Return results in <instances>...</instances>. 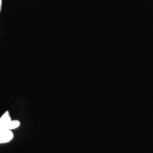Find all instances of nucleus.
I'll list each match as a JSON object with an SVG mask.
<instances>
[{
    "label": "nucleus",
    "instance_id": "obj_1",
    "mask_svg": "<svg viewBox=\"0 0 153 153\" xmlns=\"http://www.w3.org/2000/svg\"><path fill=\"white\" fill-rule=\"evenodd\" d=\"M13 137V133L10 130L0 129V144L10 142Z\"/></svg>",
    "mask_w": 153,
    "mask_h": 153
},
{
    "label": "nucleus",
    "instance_id": "obj_2",
    "mask_svg": "<svg viewBox=\"0 0 153 153\" xmlns=\"http://www.w3.org/2000/svg\"><path fill=\"white\" fill-rule=\"evenodd\" d=\"M11 121V117L9 111H6L0 117V129L9 130V126Z\"/></svg>",
    "mask_w": 153,
    "mask_h": 153
},
{
    "label": "nucleus",
    "instance_id": "obj_3",
    "mask_svg": "<svg viewBox=\"0 0 153 153\" xmlns=\"http://www.w3.org/2000/svg\"><path fill=\"white\" fill-rule=\"evenodd\" d=\"M20 126V122L18 120H11L10 122V124L9 126V130H12V129H16L17 128H18Z\"/></svg>",
    "mask_w": 153,
    "mask_h": 153
},
{
    "label": "nucleus",
    "instance_id": "obj_4",
    "mask_svg": "<svg viewBox=\"0 0 153 153\" xmlns=\"http://www.w3.org/2000/svg\"><path fill=\"white\" fill-rule=\"evenodd\" d=\"M1 6H2V0H0V12L1 10Z\"/></svg>",
    "mask_w": 153,
    "mask_h": 153
}]
</instances>
